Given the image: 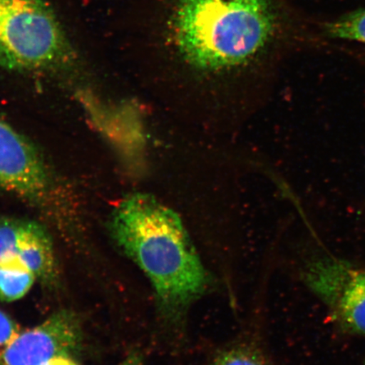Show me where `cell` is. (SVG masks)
I'll return each mask as SVG.
<instances>
[{
	"label": "cell",
	"mask_w": 365,
	"mask_h": 365,
	"mask_svg": "<svg viewBox=\"0 0 365 365\" xmlns=\"http://www.w3.org/2000/svg\"><path fill=\"white\" fill-rule=\"evenodd\" d=\"M109 228L149 278L163 317L170 325L181 323L210 278L179 215L154 196L135 193L114 209Z\"/></svg>",
	"instance_id": "obj_1"
},
{
	"label": "cell",
	"mask_w": 365,
	"mask_h": 365,
	"mask_svg": "<svg viewBox=\"0 0 365 365\" xmlns=\"http://www.w3.org/2000/svg\"><path fill=\"white\" fill-rule=\"evenodd\" d=\"M278 25L272 0H176L168 34L186 66L218 73L262 56L275 39Z\"/></svg>",
	"instance_id": "obj_2"
},
{
	"label": "cell",
	"mask_w": 365,
	"mask_h": 365,
	"mask_svg": "<svg viewBox=\"0 0 365 365\" xmlns=\"http://www.w3.org/2000/svg\"><path fill=\"white\" fill-rule=\"evenodd\" d=\"M71 45L44 0H0V66L12 71L43 70L70 56Z\"/></svg>",
	"instance_id": "obj_3"
},
{
	"label": "cell",
	"mask_w": 365,
	"mask_h": 365,
	"mask_svg": "<svg viewBox=\"0 0 365 365\" xmlns=\"http://www.w3.org/2000/svg\"><path fill=\"white\" fill-rule=\"evenodd\" d=\"M302 277L341 329L365 336L364 269L324 255L310 259Z\"/></svg>",
	"instance_id": "obj_4"
},
{
	"label": "cell",
	"mask_w": 365,
	"mask_h": 365,
	"mask_svg": "<svg viewBox=\"0 0 365 365\" xmlns=\"http://www.w3.org/2000/svg\"><path fill=\"white\" fill-rule=\"evenodd\" d=\"M53 181L38 150L0 118V187L27 202L48 200Z\"/></svg>",
	"instance_id": "obj_5"
},
{
	"label": "cell",
	"mask_w": 365,
	"mask_h": 365,
	"mask_svg": "<svg viewBox=\"0 0 365 365\" xmlns=\"http://www.w3.org/2000/svg\"><path fill=\"white\" fill-rule=\"evenodd\" d=\"M81 341L78 318L63 310L40 325L20 332L4 351L0 365H42L58 356L71 357Z\"/></svg>",
	"instance_id": "obj_6"
},
{
	"label": "cell",
	"mask_w": 365,
	"mask_h": 365,
	"mask_svg": "<svg viewBox=\"0 0 365 365\" xmlns=\"http://www.w3.org/2000/svg\"><path fill=\"white\" fill-rule=\"evenodd\" d=\"M16 255L38 279L53 280L56 272L51 237L43 225L26 219L0 217V258Z\"/></svg>",
	"instance_id": "obj_7"
},
{
	"label": "cell",
	"mask_w": 365,
	"mask_h": 365,
	"mask_svg": "<svg viewBox=\"0 0 365 365\" xmlns=\"http://www.w3.org/2000/svg\"><path fill=\"white\" fill-rule=\"evenodd\" d=\"M36 279L35 274L16 255L0 258V300L3 302L23 298Z\"/></svg>",
	"instance_id": "obj_8"
},
{
	"label": "cell",
	"mask_w": 365,
	"mask_h": 365,
	"mask_svg": "<svg viewBox=\"0 0 365 365\" xmlns=\"http://www.w3.org/2000/svg\"><path fill=\"white\" fill-rule=\"evenodd\" d=\"M326 34L333 38L365 43V10L355 11L325 24Z\"/></svg>",
	"instance_id": "obj_9"
},
{
	"label": "cell",
	"mask_w": 365,
	"mask_h": 365,
	"mask_svg": "<svg viewBox=\"0 0 365 365\" xmlns=\"http://www.w3.org/2000/svg\"><path fill=\"white\" fill-rule=\"evenodd\" d=\"M212 365H268L257 351L246 346L231 349L219 355Z\"/></svg>",
	"instance_id": "obj_10"
},
{
	"label": "cell",
	"mask_w": 365,
	"mask_h": 365,
	"mask_svg": "<svg viewBox=\"0 0 365 365\" xmlns=\"http://www.w3.org/2000/svg\"><path fill=\"white\" fill-rule=\"evenodd\" d=\"M20 332L16 322L0 309V359Z\"/></svg>",
	"instance_id": "obj_11"
},
{
	"label": "cell",
	"mask_w": 365,
	"mask_h": 365,
	"mask_svg": "<svg viewBox=\"0 0 365 365\" xmlns=\"http://www.w3.org/2000/svg\"><path fill=\"white\" fill-rule=\"evenodd\" d=\"M42 365H78L68 356H58V357L49 359Z\"/></svg>",
	"instance_id": "obj_12"
},
{
	"label": "cell",
	"mask_w": 365,
	"mask_h": 365,
	"mask_svg": "<svg viewBox=\"0 0 365 365\" xmlns=\"http://www.w3.org/2000/svg\"><path fill=\"white\" fill-rule=\"evenodd\" d=\"M120 365H143V359L140 354H133L129 356Z\"/></svg>",
	"instance_id": "obj_13"
},
{
	"label": "cell",
	"mask_w": 365,
	"mask_h": 365,
	"mask_svg": "<svg viewBox=\"0 0 365 365\" xmlns=\"http://www.w3.org/2000/svg\"><path fill=\"white\" fill-rule=\"evenodd\" d=\"M364 365H365V362H364Z\"/></svg>",
	"instance_id": "obj_14"
}]
</instances>
